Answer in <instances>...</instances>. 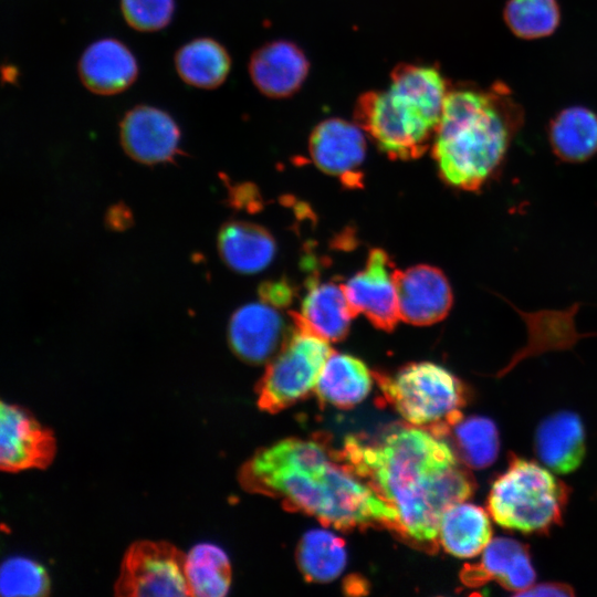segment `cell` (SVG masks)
I'll return each mask as SVG.
<instances>
[{
  "label": "cell",
  "mask_w": 597,
  "mask_h": 597,
  "mask_svg": "<svg viewBox=\"0 0 597 597\" xmlns=\"http://www.w3.org/2000/svg\"><path fill=\"white\" fill-rule=\"evenodd\" d=\"M339 452L396 511L398 533L426 548H437L444 512L474 492L454 450L423 428L397 426L373 441L349 436Z\"/></svg>",
  "instance_id": "cell-1"
},
{
  "label": "cell",
  "mask_w": 597,
  "mask_h": 597,
  "mask_svg": "<svg viewBox=\"0 0 597 597\" xmlns=\"http://www.w3.org/2000/svg\"><path fill=\"white\" fill-rule=\"evenodd\" d=\"M249 492L279 498L292 510L339 530L386 526L396 511L343 459L317 440L289 438L260 449L240 470Z\"/></svg>",
  "instance_id": "cell-2"
},
{
  "label": "cell",
  "mask_w": 597,
  "mask_h": 597,
  "mask_svg": "<svg viewBox=\"0 0 597 597\" xmlns=\"http://www.w3.org/2000/svg\"><path fill=\"white\" fill-rule=\"evenodd\" d=\"M522 121L504 85L448 92L432 142L441 179L458 190H481L502 167Z\"/></svg>",
  "instance_id": "cell-3"
},
{
  "label": "cell",
  "mask_w": 597,
  "mask_h": 597,
  "mask_svg": "<svg viewBox=\"0 0 597 597\" xmlns=\"http://www.w3.org/2000/svg\"><path fill=\"white\" fill-rule=\"evenodd\" d=\"M447 94L446 81L436 67L400 64L386 90L358 98L356 123L388 157L415 159L433 142Z\"/></svg>",
  "instance_id": "cell-4"
},
{
  "label": "cell",
  "mask_w": 597,
  "mask_h": 597,
  "mask_svg": "<svg viewBox=\"0 0 597 597\" xmlns=\"http://www.w3.org/2000/svg\"><path fill=\"white\" fill-rule=\"evenodd\" d=\"M567 490L546 468L519 457L493 481L488 512L500 526L525 534L547 532L558 524Z\"/></svg>",
  "instance_id": "cell-5"
},
{
  "label": "cell",
  "mask_w": 597,
  "mask_h": 597,
  "mask_svg": "<svg viewBox=\"0 0 597 597\" xmlns=\"http://www.w3.org/2000/svg\"><path fill=\"white\" fill-rule=\"evenodd\" d=\"M375 377L386 400L411 426L443 438L463 417L464 386L441 365L412 363L394 375Z\"/></svg>",
  "instance_id": "cell-6"
},
{
  "label": "cell",
  "mask_w": 597,
  "mask_h": 597,
  "mask_svg": "<svg viewBox=\"0 0 597 597\" xmlns=\"http://www.w3.org/2000/svg\"><path fill=\"white\" fill-rule=\"evenodd\" d=\"M292 317V316H291ZM294 327L258 381V406L274 413L315 390L323 366L333 353L327 341L292 317Z\"/></svg>",
  "instance_id": "cell-7"
},
{
  "label": "cell",
  "mask_w": 597,
  "mask_h": 597,
  "mask_svg": "<svg viewBox=\"0 0 597 597\" xmlns=\"http://www.w3.org/2000/svg\"><path fill=\"white\" fill-rule=\"evenodd\" d=\"M186 556L168 542L138 541L126 551L115 583V595L191 596Z\"/></svg>",
  "instance_id": "cell-8"
},
{
  "label": "cell",
  "mask_w": 597,
  "mask_h": 597,
  "mask_svg": "<svg viewBox=\"0 0 597 597\" xmlns=\"http://www.w3.org/2000/svg\"><path fill=\"white\" fill-rule=\"evenodd\" d=\"M56 452L52 430L21 406L1 402L0 468L6 472L45 469Z\"/></svg>",
  "instance_id": "cell-9"
},
{
  "label": "cell",
  "mask_w": 597,
  "mask_h": 597,
  "mask_svg": "<svg viewBox=\"0 0 597 597\" xmlns=\"http://www.w3.org/2000/svg\"><path fill=\"white\" fill-rule=\"evenodd\" d=\"M395 271L388 254L373 249L365 268L343 285L354 316L363 314L386 332L392 331L400 320Z\"/></svg>",
  "instance_id": "cell-10"
},
{
  "label": "cell",
  "mask_w": 597,
  "mask_h": 597,
  "mask_svg": "<svg viewBox=\"0 0 597 597\" xmlns=\"http://www.w3.org/2000/svg\"><path fill=\"white\" fill-rule=\"evenodd\" d=\"M395 281L401 321L428 326L448 316L453 294L448 277L440 269L428 264L396 269Z\"/></svg>",
  "instance_id": "cell-11"
},
{
  "label": "cell",
  "mask_w": 597,
  "mask_h": 597,
  "mask_svg": "<svg viewBox=\"0 0 597 597\" xmlns=\"http://www.w3.org/2000/svg\"><path fill=\"white\" fill-rule=\"evenodd\" d=\"M308 149L322 171L338 177L346 186H360L366 142L358 124L341 118L321 122L311 133Z\"/></svg>",
  "instance_id": "cell-12"
},
{
  "label": "cell",
  "mask_w": 597,
  "mask_h": 597,
  "mask_svg": "<svg viewBox=\"0 0 597 597\" xmlns=\"http://www.w3.org/2000/svg\"><path fill=\"white\" fill-rule=\"evenodd\" d=\"M121 143L134 160L155 165L170 161L178 153L180 130L163 109L138 105L119 124Z\"/></svg>",
  "instance_id": "cell-13"
},
{
  "label": "cell",
  "mask_w": 597,
  "mask_h": 597,
  "mask_svg": "<svg viewBox=\"0 0 597 597\" xmlns=\"http://www.w3.org/2000/svg\"><path fill=\"white\" fill-rule=\"evenodd\" d=\"M284 320L276 307L265 303H249L230 318L228 338L232 352L249 364L268 360L282 345Z\"/></svg>",
  "instance_id": "cell-14"
},
{
  "label": "cell",
  "mask_w": 597,
  "mask_h": 597,
  "mask_svg": "<svg viewBox=\"0 0 597 597\" xmlns=\"http://www.w3.org/2000/svg\"><path fill=\"white\" fill-rule=\"evenodd\" d=\"M482 553L479 564L468 565L461 573L465 585L475 587L496 580L517 595L534 584L535 569L523 543L510 537H496Z\"/></svg>",
  "instance_id": "cell-15"
},
{
  "label": "cell",
  "mask_w": 597,
  "mask_h": 597,
  "mask_svg": "<svg viewBox=\"0 0 597 597\" xmlns=\"http://www.w3.org/2000/svg\"><path fill=\"white\" fill-rule=\"evenodd\" d=\"M308 61L302 50L289 41H273L258 49L249 62V73L256 88L266 96L292 95L308 73Z\"/></svg>",
  "instance_id": "cell-16"
},
{
  "label": "cell",
  "mask_w": 597,
  "mask_h": 597,
  "mask_svg": "<svg viewBox=\"0 0 597 597\" xmlns=\"http://www.w3.org/2000/svg\"><path fill=\"white\" fill-rule=\"evenodd\" d=\"M137 62L129 49L116 39L90 44L78 61L83 85L95 94L113 95L128 88L137 77Z\"/></svg>",
  "instance_id": "cell-17"
},
{
  "label": "cell",
  "mask_w": 597,
  "mask_h": 597,
  "mask_svg": "<svg viewBox=\"0 0 597 597\" xmlns=\"http://www.w3.org/2000/svg\"><path fill=\"white\" fill-rule=\"evenodd\" d=\"M534 448L541 462L554 473L574 472L586 451L582 419L568 410L549 415L535 431Z\"/></svg>",
  "instance_id": "cell-18"
},
{
  "label": "cell",
  "mask_w": 597,
  "mask_h": 597,
  "mask_svg": "<svg viewBox=\"0 0 597 597\" xmlns=\"http://www.w3.org/2000/svg\"><path fill=\"white\" fill-rule=\"evenodd\" d=\"M291 316L325 341L339 342L347 335L354 314L343 286L312 279L301 312Z\"/></svg>",
  "instance_id": "cell-19"
},
{
  "label": "cell",
  "mask_w": 597,
  "mask_h": 597,
  "mask_svg": "<svg viewBox=\"0 0 597 597\" xmlns=\"http://www.w3.org/2000/svg\"><path fill=\"white\" fill-rule=\"evenodd\" d=\"M218 248L224 263L244 274L264 270L276 251L275 241L266 229L245 221L223 224L218 235Z\"/></svg>",
  "instance_id": "cell-20"
},
{
  "label": "cell",
  "mask_w": 597,
  "mask_h": 597,
  "mask_svg": "<svg viewBox=\"0 0 597 597\" xmlns=\"http://www.w3.org/2000/svg\"><path fill=\"white\" fill-rule=\"evenodd\" d=\"M373 376L357 357L333 352L325 362L314 392L322 404L348 409L370 392Z\"/></svg>",
  "instance_id": "cell-21"
},
{
  "label": "cell",
  "mask_w": 597,
  "mask_h": 597,
  "mask_svg": "<svg viewBox=\"0 0 597 597\" xmlns=\"http://www.w3.org/2000/svg\"><path fill=\"white\" fill-rule=\"evenodd\" d=\"M548 143L564 163L589 160L597 154V114L579 105L562 109L549 122Z\"/></svg>",
  "instance_id": "cell-22"
},
{
  "label": "cell",
  "mask_w": 597,
  "mask_h": 597,
  "mask_svg": "<svg viewBox=\"0 0 597 597\" xmlns=\"http://www.w3.org/2000/svg\"><path fill=\"white\" fill-rule=\"evenodd\" d=\"M492 540L489 514L479 505L459 502L443 514L439 542L443 549L460 558H472L484 551Z\"/></svg>",
  "instance_id": "cell-23"
},
{
  "label": "cell",
  "mask_w": 597,
  "mask_h": 597,
  "mask_svg": "<svg viewBox=\"0 0 597 597\" xmlns=\"http://www.w3.org/2000/svg\"><path fill=\"white\" fill-rule=\"evenodd\" d=\"M176 71L188 85L216 88L227 78L231 60L227 50L216 40L199 38L184 44L175 55Z\"/></svg>",
  "instance_id": "cell-24"
},
{
  "label": "cell",
  "mask_w": 597,
  "mask_h": 597,
  "mask_svg": "<svg viewBox=\"0 0 597 597\" xmlns=\"http://www.w3.org/2000/svg\"><path fill=\"white\" fill-rule=\"evenodd\" d=\"M344 541L325 530H311L300 541L297 564L308 582L327 583L337 578L346 565Z\"/></svg>",
  "instance_id": "cell-25"
},
{
  "label": "cell",
  "mask_w": 597,
  "mask_h": 597,
  "mask_svg": "<svg viewBox=\"0 0 597 597\" xmlns=\"http://www.w3.org/2000/svg\"><path fill=\"white\" fill-rule=\"evenodd\" d=\"M186 575L191 596L222 597L231 584L230 561L221 547L200 543L186 556Z\"/></svg>",
  "instance_id": "cell-26"
},
{
  "label": "cell",
  "mask_w": 597,
  "mask_h": 597,
  "mask_svg": "<svg viewBox=\"0 0 597 597\" xmlns=\"http://www.w3.org/2000/svg\"><path fill=\"white\" fill-rule=\"evenodd\" d=\"M450 431L459 455L468 467L484 469L496 460L500 437L492 419L483 416L462 417Z\"/></svg>",
  "instance_id": "cell-27"
},
{
  "label": "cell",
  "mask_w": 597,
  "mask_h": 597,
  "mask_svg": "<svg viewBox=\"0 0 597 597\" xmlns=\"http://www.w3.org/2000/svg\"><path fill=\"white\" fill-rule=\"evenodd\" d=\"M503 18L514 35L535 40L555 32L561 10L557 0H507Z\"/></svg>",
  "instance_id": "cell-28"
},
{
  "label": "cell",
  "mask_w": 597,
  "mask_h": 597,
  "mask_svg": "<svg viewBox=\"0 0 597 597\" xmlns=\"http://www.w3.org/2000/svg\"><path fill=\"white\" fill-rule=\"evenodd\" d=\"M2 596H45L50 591V579L45 569L36 562L13 556L2 563L0 569Z\"/></svg>",
  "instance_id": "cell-29"
},
{
  "label": "cell",
  "mask_w": 597,
  "mask_h": 597,
  "mask_svg": "<svg viewBox=\"0 0 597 597\" xmlns=\"http://www.w3.org/2000/svg\"><path fill=\"white\" fill-rule=\"evenodd\" d=\"M125 21L133 29L151 32L164 29L170 22L174 0H121Z\"/></svg>",
  "instance_id": "cell-30"
},
{
  "label": "cell",
  "mask_w": 597,
  "mask_h": 597,
  "mask_svg": "<svg viewBox=\"0 0 597 597\" xmlns=\"http://www.w3.org/2000/svg\"><path fill=\"white\" fill-rule=\"evenodd\" d=\"M259 293L263 302L276 308L289 305L293 297L292 287L285 281L265 282Z\"/></svg>",
  "instance_id": "cell-31"
},
{
  "label": "cell",
  "mask_w": 597,
  "mask_h": 597,
  "mask_svg": "<svg viewBox=\"0 0 597 597\" xmlns=\"http://www.w3.org/2000/svg\"><path fill=\"white\" fill-rule=\"evenodd\" d=\"M519 596H573V588L566 584L562 583H543L538 585H532L527 589L517 594Z\"/></svg>",
  "instance_id": "cell-32"
},
{
  "label": "cell",
  "mask_w": 597,
  "mask_h": 597,
  "mask_svg": "<svg viewBox=\"0 0 597 597\" xmlns=\"http://www.w3.org/2000/svg\"><path fill=\"white\" fill-rule=\"evenodd\" d=\"M125 216V209H121L118 207H116L112 213H109V217L108 219L112 221V226H119V222L121 221V224L124 226L126 223V219H128V217H124Z\"/></svg>",
  "instance_id": "cell-33"
}]
</instances>
